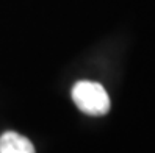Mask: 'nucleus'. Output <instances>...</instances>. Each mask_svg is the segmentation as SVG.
I'll return each mask as SVG.
<instances>
[{
	"mask_svg": "<svg viewBox=\"0 0 155 153\" xmlns=\"http://www.w3.org/2000/svg\"><path fill=\"white\" fill-rule=\"evenodd\" d=\"M0 153H35V147L27 138L6 131L0 136Z\"/></svg>",
	"mask_w": 155,
	"mask_h": 153,
	"instance_id": "f03ea898",
	"label": "nucleus"
},
{
	"mask_svg": "<svg viewBox=\"0 0 155 153\" xmlns=\"http://www.w3.org/2000/svg\"><path fill=\"white\" fill-rule=\"evenodd\" d=\"M72 100L78 110L89 116H104L110 110V97L105 88L94 81H78L72 88Z\"/></svg>",
	"mask_w": 155,
	"mask_h": 153,
	"instance_id": "f257e3e1",
	"label": "nucleus"
}]
</instances>
